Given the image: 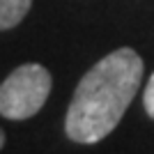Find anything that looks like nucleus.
Returning a JSON list of instances; mask_svg holds the SVG:
<instances>
[{
    "instance_id": "obj_1",
    "label": "nucleus",
    "mask_w": 154,
    "mask_h": 154,
    "mask_svg": "<svg viewBox=\"0 0 154 154\" xmlns=\"http://www.w3.org/2000/svg\"><path fill=\"white\" fill-rule=\"evenodd\" d=\"M143 69V58L129 46L101 58L78 81L64 117V134L83 145L103 140L136 99Z\"/></svg>"
},
{
    "instance_id": "obj_2",
    "label": "nucleus",
    "mask_w": 154,
    "mask_h": 154,
    "mask_svg": "<svg viewBox=\"0 0 154 154\" xmlns=\"http://www.w3.org/2000/svg\"><path fill=\"white\" fill-rule=\"evenodd\" d=\"M51 74L37 62L21 64L0 83V115L28 120L42 110L51 94Z\"/></svg>"
},
{
    "instance_id": "obj_3",
    "label": "nucleus",
    "mask_w": 154,
    "mask_h": 154,
    "mask_svg": "<svg viewBox=\"0 0 154 154\" xmlns=\"http://www.w3.org/2000/svg\"><path fill=\"white\" fill-rule=\"evenodd\" d=\"M32 0H0V30L19 26L30 12Z\"/></svg>"
},
{
    "instance_id": "obj_4",
    "label": "nucleus",
    "mask_w": 154,
    "mask_h": 154,
    "mask_svg": "<svg viewBox=\"0 0 154 154\" xmlns=\"http://www.w3.org/2000/svg\"><path fill=\"white\" fill-rule=\"evenodd\" d=\"M143 106H145V113L154 120V74L149 76L147 85H145V92H143Z\"/></svg>"
},
{
    "instance_id": "obj_5",
    "label": "nucleus",
    "mask_w": 154,
    "mask_h": 154,
    "mask_svg": "<svg viewBox=\"0 0 154 154\" xmlns=\"http://www.w3.org/2000/svg\"><path fill=\"white\" fill-rule=\"evenodd\" d=\"M2 145H5V131L0 129V149H2Z\"/></svg>"
}]
</instances>
